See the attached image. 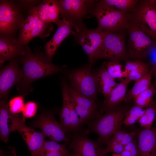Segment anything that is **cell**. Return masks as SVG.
<instances>
[{"label":"cell","instance_id":"obj_25","mask_svg":"<svg viewBox=\"0 0 156 156\" xmlns=\"http://www.w3.org/2000/svg\"><path fill=\"white\" fill-rule=\"evenodd\" d=\"M153 75L152 71L141 79L135 81L132 88L127 94L124 101L129 103L139 94L149 88L152 85L151 80Z\"/></svg>","mask_w":156,"mask_h":156},{"label":"cell","instance_id":"obj_45","mask_svg":"<svg viewBox=\"0 0 156 156\" xmlns=\"http://www.w3.org/2000/svg\"><path fill=\"white\" fill-rule=\"evenodd\" d=\"M154 1L156 3V0H154Z\"/></svg>","mask_w":156,"mask_h":156},{"label":"cell","instance_id":"obj_15","mask_svg":"<svg viewBox=\"0 0 156 156\" xmlns=\"http://www.w3.org/2000/svg\"><path fill=\"white\" fill-rule=\"evenodd\" d=\"M36 127L40 128L45 137L56 142H68L65 132L53 116L47 114L41 116L36 122Z\"/></svg>","mask_w":156,"mask_h":156},{"label":"cell","instance_id":"obj_16","mask_svg":"<svg viewBox=\"0 0 156 156\" xmlns=\"http://www.w3.org/2000/svg\"><path fill=\"white\" fill-rule=\"evenodd\" d=\"M56 24L58 28L51 39L45 46L46 56L50 61L64 40L70 35L75 36L77 34L73 30L72 25L65 19H60Z\"/></svg>","mask_w":156,"mask_h":156},{"label":"cell","instance_id":"obj_3","mask_svg":"<svg viewBox=\"0 0 156 156\" xmlns=\"http://www.w3.org/2000/svg\"><path fill=\"white\" fill-rule=\"evenodd\" d=\"M98 21L96 29L104 32H117L127 29L130 20V13L117 10L104 3L97 1L92 16Z\"/></svg>","mask_w":156,"mask_h":156},{"label":"cell","instance_id":"obj_7","mask_svg":"<svg viewBox=\"0 0 156 156\" xmlns=\"http://www.w3.org/2000/svg\"><path fill=\"white\" fill-rule=\"evenodd\" d=\"M130 21L156 42V3L154 0H141L130 13Z\"/></svg>","mask_w":156,"mask_h":156},{"label":"cell","instance_id":"obj_13","mask_svg":"<svg viewBox=\"0 0 156 156\" xmlns=\"http://www.w3.org/2000/svg\"><path fill=\"white\" fill-rule=\"evenodd\" d=\"M23 17L17 8L12 3L1 1L0 4L1 33L10 34L13 33L23 21Z\"/></svg>","mask_w":156,"mask_h":156},{"label":"cell","instance_id":"obj_10","mask_svg":"<svg viewBox=\"0 0 156 156\" xmlns=\"http://www.w3.org/2000/svg\"><path fill=\"white\" fill-rule=\"evenodd\" d=\"M53 29L51 23H44L40 20L33 8L30 10L29 15L21 25L17 40L22 45H26L36 37L42 38L49 36Z\"/></svg>","mask_w":156,"mask_h":156},{"label":"cell","instance_id":"obj_27","mask_svg":"<svg viewBox=\"0 0 156 156\" xmlns=\"http://www.w3.org/2000/svg\"><path fill=\"white\" fill-rule=\"evenodd\" d=\"M156 97L153 100L149 105L146 109L144 114L138 122L140 127L144 129H148L152 127L153 123L156 118Z\"/></svg>","mask_w":156,"mask_h":156},{"label":"cell","instance_id":"obj_22","mask_svg":"<svg viewBox=\"0 0 156 156\" xmlns=\"http://www.w3.org/2000/svg\"><path fill=\"white\" fill-rule=\"evenodd\" d=\"M63 106L60 114L61 125L65 132L72 131L71 115L74 106L70 97L68 86L63 81L62 84Z\"/></svg>","mask_w":156,"mask_h":156},{"label":"cell","instance_id":"obj_41","mask_svg":"<svg viewBox=\"0 0 156 156\" xmlns=\"http://www.w3.org/2000/svg\"><path fill=\"white\" fill-rule=\"evenodd\" d=\"M21 2L22 3H24L25 4H33L34 2H36V1H32V0H28V1H21Z\"/></svg>","mask_w":156,"mask_h":156},{"label":"cell","instance_id":"obj_39","mask_svg":"<svg viewBox=\"0 0 156 156\" xmlns=\"http://www.w3.org/2000/svg\"><path fill=\"white\" fill-rule=\"evenodd\" d=\"M69 151H42L41 156H69Z\"/></svg>","mask_w":156,"mask_h":156},{"label":"cell","instance_id":"obj_20","mask_svg":"<svg viewBox=\"0 0 156 156\" xmlns=\"http://www.w3.org/2000/svg\"><path fill=\"white\" fill-rule=\"evenodd\" d=\"M26 49L18 40L5 37L0 38V64L6 61L18 56H23Z\"/></svg>","mask_w":156,"mask_h":156},{"label":"cell","instance_id":"obj_12","mask_svg":"<svg viewBox=\"0 0 156 156\" xmlns=\"http://www.w3.org/2000/svg\"><path fill=\"white\" fill-rule=\"evenodd\" d=\"M106 32L97 29L85 28L77 33L75 40L87 55L89 64H93L94 56L100 47Z\"/></svg>","mask_w":156,"mask_h":156},{"label":"cell","instance_id":"obj_4","mask_svg":"<svg viewBox=\"0 0 156 156\" xmlns=\"http://www.w3.org/2000/svg\"><path fill=\"white\" fill-rule=\"evenodd\" d=\"M102 59L120 62L131 60L122 31L106 33L94 56L93 64Z\"/></svg>","mask_w":156,"mask_h":156},{"label":"cell","instance_id":"obj_31","mask_svg":"<svg viewBox=\"0 0 156 156\" xmlns=\"http://www.w3.org/2000/svg\"><path fill=\"white\" fill-rule=\"evenodd\" d=\"M103 62L107 72L114 79L125 78L124 71L122 70V65L120 62L109 60Z\"/></svg>","mask_w":156,"mask_h":156},{"label":"cell","instance_id":"obj_37","mask_svg":"<svg viewBox=\"0 0 156 156\" xmlns=\"http://www.w3.org/2000/svg\"><path fill=\"white\" fill-rule=\"evenodd\" d=\"M146 61L151 66L153 74L156 71V42L152 47L147 55Z\"/></svg>","mask_w":156,"mask_h":156},{"label":"cell","instance_id":"obj_42","mask_svg":"<svg viewBox=\"0 0 156 156\" xmlns=\"http://www.w3.org/2000/svg\"><path fill=\"white\" fill-rule=\"evenodd\" d=\"M153 75L155 77V79L154 83L153 84L154 86L156 87V72L153 73Z\"/></svg>","mask_w":156,"mask_h":156},{"label":"cell","instance_id":"obj_2","mask_svg":"<svg viewBox=\"0 0 156 156\" xmlns=\"http://www.w3.org/2000/svg\"><path fill=\"white\" fill-rule=\"evenodd\" d=\"M127 103L106 109L103 114L98 116L90 125L87 132L95 133L100 142L106 144L114 133L120 129L122 120L131 106Z\"/></svg>","mask_w":156,"mask_h":156},{"label":"cell","instance_id":"obj_17","mask_svg":"<svg viewBox=\"0 0 156 156\" xmlns=\"http://www.w3.org/2000/svg\"><path fill=\"white\" fill-rule=\"evenodd\" d=\"M69 148L81 156H101L102 150L98 143L83 135L73 138L69 144Z\"/></svg>","mask_w":156,"mask_h":156},{"label":"cell","instance_id":"obj_34","mask_svg":"<svg viewBox=\"0 0 156 156\" xmlns=\"http://www.w3.org/2000/svg\"><path fill=\"white\" fill-rule=\"evenodd\" d=\"M106 144L107 145V147L102 150L101 153V156H103L109 152L120 154L124 150L123 145L112 139L110 138Z\"/></svg>","mask_w":156,"mask_h":156},{"label":"cell","instance_id":"obj_36","mask_svg":"<svg viewBox=\"0 0 156 156\" xmlns=\"http://www.w3.org/2000/svg\"><path fill=\"white\" fill-rule=\"evenodd\" d=\"M37 109L36 103L33 101H29L24 105L22 111V120L25 122L26 118H29L33 117L36 114Z\"/></svg>","mask_w":156,"mask_h":156},{"label":"cell","instance_id":"obj_40","mask_svg":"<svg viewBox=\"0 0 156 156\" xmlns=\"http://www.w3.org/2000/svg\"><path fill=\"white\" fill-rule=\"evenodd\" d=\"M120 154L121 156H133L129 151L125 150Z\"/></svg>","mask_w":156,"mask_h":156},{"label":"cell","instance_id":"obj_24","mask_svg":"<svg viewBox=\"0 0 156 156\" xmlns=\"http://www.w3.org/2000/svg\"><path fill=\"white\" fill-rule=\"evenodd\" d=\"M151 70V66L147 62L128 60L125 62L124 71L126 78L135 81L148 74Z\"/></svg>","mask_w":156,"mask_h":156},{"label":"cell","instance_id":"obj_1","mask_svg":"<svg viewBox=\"0 0 156 156\" xmlns=\"http://www.w3.org/2000/svg\"><path fill=\"white\" fill-rule=\"evenodd\" d=\"M25 55L22 56V77L17 86L21 94L26 95L31 90V85L34 81L61 72L62 69L52 64L46 57L32 53L29 47L25 48Z\"/></svg>","mask_w":156,"mask_h":156},{"label":"cell","instance_id":"obj_32","mask_svg":"<svg viewBox=\"0 0 156 156\" xmlns=\"http://www.w3.org/2000/svg\"><path fill=\"white\" fill-rule=\"evenodd\" d=\"M136 134V131L127 133L120 129L115 131L110 138L116 141L124 146L135 140Z\"/></svg>","mask_w":156,"mask_h":156},{"label":"cell","instance_id":"obj_19","mask_svg":"<svg viewBox=\"0 0 156 156\" xmlns=\"http://www.w3.org/2000/svg\"><path fill=\"white\" fill-rule=\"evenodd\" d=\"M33 8L39 19L44 23L54 22L56 24L60 19L59 1L44 0L38 6Z\"/></svg>","mask_w":156,"mask_h":156},{"label":"cell","instance_id":"obj_38","mask_svg":"<svg viewBox=\"0 0 156 156\" xmlns=\"http://www.w3.org/2000/svg\"><path fill=\"white\" fill-rule=\"evenodd\" d=\"M124 150L129 151L133 156H140L138 144L135 140L125 146Z\"/></svg>","mask_w":156,"mask_h":156},{"label":"cell","instance_id":"obj_9","mask_svg":"<svg viewBox=\"0 0 156 156\" xmlns=\"http://www.w3.org/2000/svg\"><path fill=\"white\" fill-rule=\"evenodd\" d=\"M10 132L18 131L21 135L31 152V156H41L46 137L42 132H36L25 126L22 117L11 113Z\"/></svg>","mask_w":156,"mask_h":156},{"label":"cell","instance_id":"obj_23","mask_svg":"<svg viewBox=\"0 0 156 156\" xmlns=\"http://www.w3.org/2000/svg\"><path fill=\"white\" fill-rule=\"evenodd\" d=\"M131 81L127 78L121 79L120 83L114 88L109 97L104 100L98 114H101L106 109L118 105L124 101L127 95L128 86Z\"/></svg>","mask_w":156,"mask_h":156},{"label":"cell","instance_id":"obj_18","mask_svg":"<svg viewBox=\"0 0 156 156\" xmlns=\"http://www.w3.org/2000/svg\"><path fill=\"white\" fill-rule=\"evenodd\" d=\"M138 135L140 156H156V127L140 130Z\"/></svg>","mask_w":156,"mask_h":156},{"label":"cell","instance_id":"obj_28","mask_svg":"<svg viewBox=\"0 0 156 156\" xmlns=\"http://www.w3.org/2000/svg\"><path fill=\"white\" fill-rule=\"evenodd\" d=\"M156 94V88L153 84L138 95L133 100V104L141 108H146L153 100Z\"/></svg>","mask_w":156,"mask_h":156},{"label":"cell","instance_id":"obj_43","mask_svg":"<svg viewBox=\"0 0 156 156\" xmlns=\"http://www.w3.org/2000/svg\"><path fill=\"white\" fill-rule=\"evenodd\" d=\"M112 156H121L120 154L113 153Z\"/></svg>","mask_w":156,"mask_h":156},{"label":"cell","instance_id":"obj_21","mask_svg":"<svg viewBox=\"0 0 156 156\" xmlns=\"http://www.w3.org/2000/svg\"><path fill=\"white\" fill-rule=\"evenodd\" d=\"M93 73L96 81L98 92L103 95L104 100L107 99L118 83L109 73L103 62Z\"/></svg>","mask_w":156,"mask_h":156},{"label":"cell","instance_id":"obj_8","mask_svg":"<svg viewBox=\"0 0 156 156\" xmlns=\"http://www.w3.org/2000/svg\"><path fill=\"white\" fill-rule=\"evenodd\" d=\"M92 66L89 63L70 71L67 76L73 89L81 94L96 100L97 87L95 77L92 72Z\"/></svg>","mask_w":156,"mask_h":156},{"label":"cell","instance_id":"obj_26","mask_svg":"<svg viewBox=\"0 0 156 156\" xmlns=\"http://www.w3.org/2000/svg\"><path fill=\"white\" fill-rule=\"evenodd\" d=\"M11 112L8 105L3 100L0 102V139L5 143L8 141L10 133L8 123L11 121Z\"/></svg>","mask_w":156,"mask_h":156},{"label":"cell","instance_id":"obj_44","mask_svg":"<svg viewBox=\"0 0 156 156\" xmlns=\"http://www.w3.org/2000/svg\"><path fill=\"white\" fill-rule=\"evenodd\" d=\"M69 156H75L73 154H73H70Z\"/></svg>","mask_w":156,"mask_h":156},{"label":"cell","instance_id":"obj_5","mask_svg":"<svg viewBox=\"0 0 156 156\" xmlns=\"http://www.w3.org/2000/svg\"><path fill=\"white\" fill-rule=\"evenodd\" d=\"M97 0H61L59 1L61 17L70 23L77 33L87 28L83 22L87 14L90 16Z\"/></svg>","mask_w":156,"mask_h":156},{"label":"cell","instance_id":"obj_46","mask_svg":"<svg viewBox=\"0 0 156 156\" xmlns=\"http://www.w3.org/2000/svg\"><path fill=\"white\" fill-rule=\"evenodd\" d=\"M155 73V72H154Z\"/></svg>","mask_w":156,"mask_h":156},{"label":"cell","instance_id":"obj_30","mask_svg":"<svg viewBox=\"0 0 156 156\" xmlns=\"http://www.w3.org/2000/svg\"><path fill=\"white\" fill-rule=\"evenodd\" d=\"M146 109L141 108L133 104L127 113L122 123L127 126L133 125L138 122L144 114Z\"/></svg>","mask_w":156,"mask_h":156},{"label":"cell","instance_id":"obj_33","mask_svg":"<svg viewBox=\"0 0 156 156\" xmlns=\"http://www.w3.org/2000/svg\"><path fill=\"white\" fill-rule=\"evenodd\" d=\"M24 105V99L22 96L14 97L9 101L8 105L10 111L14 114L22 112Z\"/></svg>","mask_w":156,"mask_h":156},{"label":"cell","instance_id":"obj_14","mask_svg":"<svg viewBox=\"0 0 156 156\" xmlns=\"http://www.w3.org/2000/svg\"><path fill=\"white\" fill-rule=\"evenodd\" d=\"M22 72L17 62L12 61L0 70V96L1 100L8 96L13 86L22 79Z\"/></svg>","mask_w":156,"mask_h":156},{"label":"cell","instance_id":"obj_29","mask_svg":"<svg viewBox=\"0 0 156 156\" xmlns=\"http://www.w3.org/2000/svg\"><path fill=\"white\" fill-rule=\"evenodd\" d=\"M114 8L123 12L131 13L137 5L138 0H103Z\"/></svg>","mask_w":156,"mask_h":156},{"label":"cell","instance_id":"obj_6","mask_svg":"<svg viewBox=\"0 0 156 156\" xmlns=\"http://www.w3.org/2000/svg\"><path fill=\"white\" fill-rule=\"evenodd\" d=\"M127 30L128 33L127 46L130 60H146L148 52L156 42L130 21Z\"/></svg>","mask_w":156,"mask_h":156},{"label":"cell","instance_id":"obj_35","mask_svg":"<svg viewBox=\"0 0 156 156\" xmlns=\"http://www.w3.org/2000/svg\"><path fill=\"white\" fill-rule=\"evenodd\" d=\"M67 142L60 144L56 142L51 141L44 142L43 147L42 151L48 152L67 151H69L66 147Z\"/></svg>","mask_w":156,"mask_h":156},{"label":"cell","instance_id":"obj_11","mask_svg":"<svg viewBox=\"0 0 156 156\" xmlns=\"http://www.w3.org/2000/svg\"><path fill=\"white\" fill-rule=\"evenodd\" d=\"M68 88L81 125L97 116L99 105L96 100L81 94L68 86Z\"/></svg>","mask_w":156,"mask_h":156}]
</instances>
